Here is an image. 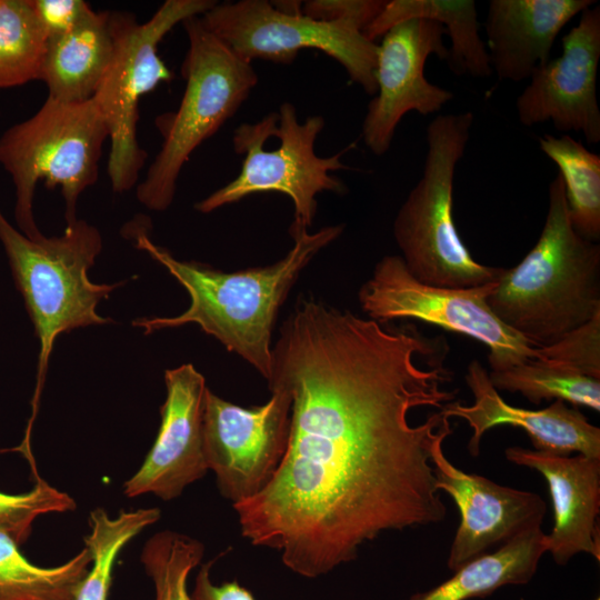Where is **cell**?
<instances>
[{
	"label": "cell",
	"instance_id": "cell-1",
	"mask_svg": "<svg viewBox=\"0 0 600 600\" xmlns=\"http://www.w3.org/2000/svg\"><path fill=\"white\" fill-rule=\"evenodd\" d=\"M443 343L298 298L268 379L291 399L288 448L269 484L232 504L242 537L313 579L383 532L441 522L431 449L452 433L440 410L458 392Z\"/></svg>",
	"mask_w": 600,
	"mask_h": 600
},
{
	"label": "cell",
	"instance_id": "cell-2",
	"mask_svg": "<svg viewBox=\"0 0 600 600\" xmlns=\"http://www.w3.org/2000/svg\"><path fill=\"white\" fill-rule=\"evenodd\" d=\"M344 230L328 226L309 233L290 228L292 249L278 262L258 268L224 272L196 261H180L154 244L146 230L134 227L138 249L167 268L190 296V306L177 317L139 318L134 327L146 334L188 323L219 340L228 351L249 362L268 381L271 374V334L278 311L302 269Z\"/></svg>",
	"mask_w": 600,
	"mask_h": 600
},
{
	"label": "cell",
	"instance_id": "cell-3",
	"mask_svg": "<svg viewBox=\"0 0 600 600\" xmlns=\"http://www.w3.org/2000/svg\"><path fill=\"white\" fill-rule=\"evenodd\" d=\"M487 302L501 322L539 348L600 313V246L572 228L559 174L549 184L538 241L504 269Z\"/></svg>",
	"mask_w": 600,
	"mask_h": 600
},
{
	"label": "cell",
	"instance_id": "cell-4",
	"mask_svg": "<svg viewBox=\"0 0 600 600\" xmlns=\"http://www.w3.org/2000/svg\"><path fill=\"white\" fill-rule=\"evenodd\" d=\"M0 241L40 342L33 411L27 429L30 433L56 339L73 329L112 322L99 316L96 308L122 283H94L89 279L88 270L102 249V237L82 219L67 224L59 237L32 240L0 211Z\"/></svg>",
	"mask_w": 600,
	"mask_h": 600
},
{
	"label": "cell",
	"instance_id": "cell-5",
	"mask_svg": "<svg viewBox=\"0 0 600 600\" xmlns=\"http://www.w3.org/2000/svg\"><path fill=\"white\" fill-rule=\"evenodd\" d=\"M473 120L471 111H463L439 114L428 124L422 176L393 222V236L404 266L424 284L472 288L498 280L504 271L474 260L454 224V173Z\"/></svg>",
	"mask_w": 600,
	"mask_h": 600
},
{
	"label": "cell",
	"instance_id": "cell-6",
	"mask_svg": "<svg viewBox=\"0 0 600 600\" xmlns=\"http://www.w3.org/2000/svg\"><path fill=\"white\" fill-rule=\"evenodd\" d=\"M182 26L189 42L181 64L183 96L176 111L157 118L163 141L137 186L138 201L154 211L169 208L191 153L239 110L258 83L252 63L233 53L200 16L186 19Z\"/></svg>",
	"mask_w": 600,
	"mask_h": 600
},
{
	"label": "cell",
	"instance_id": "cell-7",
	"mask_svg": "<svg viewBox=\"0 0 600 600\" xmlns=\"http://www.w3.org/2000/svg\"><path fill=\"white\" fill-rule=\"evenodd\" d=\"M109 129L94 99L62 102L47 97L30 118L0 136V164L16 189L14 218L21 232L41 238L33 217V196L39 180L60 187L66 222L77 220L79 196L94 184Z\"/></svg>",
	"mask_w": 600,
	"mask_h": 600
},
{
	"label": "cell",
	"instance_id": "cell-8",
	"mask_svg": "<svg viewBox=\"0 0 600 600\" xmlns=\"http://www.w3.org/2000/svg\"><path fill=\"white\" fill-rule=\"evenodd\" d=\"M326 121L321 116L298 120L291 102L280 104L254 123H241L233 131L232 144L243 156L239 174L194 204L202 213L212 212L254 193L278 192L293 202L294 219L290 228L308 229L312 224L318 193L347 192L346 183L331 172L347 169L341 151L319 157L314 143Z\"/></svg>",
	"mask_w": 600,
	"mask_h": 600
},
{
	"label": "cell",
	"instance_id": "cell-9",
	"mask_svg": "<svg viewBox=\"0 0 600 600\" xmlns=\"http://www.w3.org/2000/svg\"><path fill=\"white\" fill-rule=\"evenodd\" d=\"M213 0H167L140 23L129 12H110L112 56L93 96L109 129L108 176L112 190L122 193L137 184L147 153L139 146V101L172 73L158 53L164 36L190 17L211 9Z\"/></svg>",
	"mask_w": 600,
	"mask_h": 600
},
{
	"label": "cell",
	"instance_id": "cell-10",
	"mask_svg": "<svg viewBox=\"0 0 600 600\" xmlns=\"http://www.w3.org/2000/svg\"><path fill=\"white\" fill-rule=\"evenodd\" d=\"M498 280L472 288L433 287L416 280L400 256H386L360 288L358 300L368 318L381 324L416 319L478 340L489 350L490 371L498 372L541 359L539 347L490 309L487 299Z\"/></svg>",
	"mask_w": 600,
	"mask_h": 600
},
{
	"label": "cell",
	"instance_id": "cell-11",
	"mask_svg": "<svg viewBox=\"0 0 600 600\" xmlns=\"http://www.w3.org/2000/svg\"><path fill=\"white\" fill-rule=\"evenodd\" d=\"M203 24L239 58L289 64L299 51L316 49L338 61L367 94L377 92L378 44L347 23L287 13L268 0L217 2L200 16Z\"/></svg>",
	"mask_w": 600,
	"mask_h": 600
},
{
	"label": "cell",
	"instance_id": "cell-12",
	"mask_svg": "<svg viewBox=\"0 0 600 600\" xmlns=\"http://www.w3.org/2000/svg\"><path fill=\"white\" fill-rule=\"evenodd\" d=\"M261 406L244 408L207 388L203 399V449L221 496L232 504L262 491L288 448L291 399L270 389Z\"/></svg>",
	"mask_w": 600,
	"mask_h": 600
},
{
	"label": "cell",
	"instance_id": "cell-13",
	"mask_svg": "<svg viewBox=\"0 0 600 600\" xmlns=\"http://www.w3.org/2000/svg\"><path fill=\"white\" fill-rule=\"evenodd\" d=\"M444 33V27L437 21L412 19L382 36L378 44L377 92L362 122L363 142L376 156L390 149L406 113H437L453 99V92L431 83L424 76L430 54L443 61L448 58Z\"/></svg>",
	"mask_w": 600,
	"mask_h": 600
},
{
	"label": "cell",
	"instance_id": "cell-14",
	"mask_svg": "<svg viewBox=\"0 0 600 600\" xmlns=\"http://www.w3.org/2000/svg\"><path fill=\"white\" fill-rule=\"evenodd\" d=\"M577 26L561 39L562 53L538 67L516 101L521 124L551 121L559 131L580 132L600 141L597 73L600 61V6L580 13Z\"/></svg>",
	"mask_w": 600,
	"mask_h": 600
},
{
	"label": "cell",
	"instance_id": "cell-15",
	"mask_svg": "<svg viewBox=\"0 0 600 600\" xmlns=\"http://www.w3.org/2000/svg\"><path fill=\"white\" fill-rule=\"evenodd\" d=\"M443 441L433 444L431 464L436 488L448 493L460 512L447 562L456 571L490 548L541 526L547 507L537 493L501 486L457 468L447 459Z\"/></svg>",
	"mask_w": 600,
	"mask_h": 600
},
{
	"label": "cell",
	"instance_id": "cell-16",
	"mask_svg": "<svg viewBox=\"0 0 600 600\" xmlns=\"http://www.w3.org/2000/svg\"><path fill=\"white\" fill-rule=\"evenodd\" d=\"M167 396L157 438L138 471L123 483L134 498L152 493L168 501L208 472L202 434L204 377L191 363L164 371Z\"/></svg>",
	"mask_w": 600,
	"mask_h": 600
},
{
	"label": "cell",
	"instance_id": "cell-17",
	"mask_svg": "<svg viewBox=\"0 0 600 600\" xmlns=\"http://www.w3.org/2000/svg\"><path fill=\"white\" fill-rule=\"evenodd\" d=\"M464 378L474 402L464 406L452 401L440 411L447 418L458 417L468 422L473 431L468 443L471 456L479 454L481 439L488 430L511 426L523 429L538 451L561 456L577 452L600 459V429L578 409L561 400L539 410L511 406L492 386L489 372L478 360L469 363Z\"/></svg>",
	"mask_w": 600,
	"mask_h": 600
},
{
	"label": "cell",
	"instance_id": "cell-18",
	"mask_svg": "<svg viewBox=\"0 0 600 600\" xmlns=\"http://www.w3.org/2000/svg\"><path fill=\"white\" fill-rule=\"evenodd\" d=\"M511 463L538 471L547 481L553 507V527L546 534L547 552L566 564L578 553L600 560V459L561 456L510 447Z\"/></svg>",
	"mask_w": 600,
	"mask_h": 600
},
{
	"label": "cell",
	"instance_id": "cell-19",
	"mask_svg": "<svg viewBox=\"0 0 600 600\" xmlns=\"http://www.w3.org/2000/svg\"><path fill=\"white\" fill-rule=\"evenodd\" d=\"M593 0H491L484 22L492 72L519 82L551 58L560 31Z\"/></svg>",
	"mask_w": 600,
	"mask_h": 600
},
{
	"label": "cell",
	"instance_id": "cell-20",
	"mask_svg": "<svg viewBox=\"0 0 600 600\" xmlns=\"http://www.w3.org/2000/svg\"><path fill=\"white\" fill-rule=\"evenodd\" d=\"M109 11L94 12L72 30L49 38L40 74L48 97L83 102L96 94L111 60Z\"/></svg>",
	"mask_w": 600,
	"mask_h": 600
},
{
	"label": "cell",
	"instance_id": "cell-21",
	"mask_svg": "<svg viewBox=\"0 0 600 600\" xmlns=\"http://www.w3.org/2000/svg\"><path fill=\"white\" fill-rule=\"evenodd\" d=\"M412 19L441 23L450 37L446 62L457 76L488 78L492 74L486 43L479 36L476 2L472 0H391L362 31L372 41L394 26Z\"/></svg>",
	"mask_w": 600,
	"mask_h": 600
},
{
	"label": "cell",
	"instance_id": "cell-22",
	"mask_svg": "<svg viewBox=\"0 0 600 600\" xmlns=\"http://www.w3.org/2000/svg\"><path fill=\"white\" fill-rule=\"evenodd\" d=\"M547 552L546 533L532 527L453 571V576L409 600H469L490 596L509 584H526Z\"/></svg>",
	"mask_w": 600,
	"mask_h": 600
},
{
	"label": "cell",
	"instance_id": "cell-23",
	"mask_svg": "<svg viewBox=\"0 0 600 600\" xmlns=\"http://www.w3.org/2000/svg\"><path fill=\"white\" fill-rule=\"evenodd\" d=\"M91 562V551L84 547L58 567H38L0 526V600H74Z\"/></svg>",
	"mask_w": 600,
	"mask_h": 600
},
{
	"label": "cell",
	"instance_id": "cell-24",
	"mask_svg": "<svg viewBox=\"0 0 600 600\" xmlns=\"http://www.w3.org/2000/svg\"><path fill=\"white\" fill-rule=\"evenodd\" d=\"M540 150L556 163L564 186L570 222L582 238L600 239V157L569 134H543Z\"/></svg>",
	"mask_w": 600,
	"mask_h": 600
},
{
	"label": "cell",
	"instance_id": "cell-25",
	"mask_svg": "<svg viewBox=\"0 0 600 600\" xmlns=\"http://www.w3.org/2000/svg\"><path fill=\"white\" fill-rule=\"evenodd\" d=\"M160 516L157 508L121 511L114 518L101 508L91 511L90 533L84 537V544L91 551L92 562L74 600H107L118 554L143 529L156 523Z\"/></svg>",
	"mask_w": 600,
	"mask_h": 600
},
{
	"label": "cell",
	"instance_id": "cell-26",
	"mask_svg": "<svg viewBox=\"0 0 600 600\" xmlns=\"http://www.w3.org/2000/svg\"><path fill=\"white\" fill-rule=\"evenodd\" d=\"M48 39L31 0H0V89L40 79Z\"/></svg>",
	"mask_w": 600,
	"mask_h": 600
},
{
	"label": "cell",
	"instance_id": "cell-27",
	"mask_svg": "<svg viewBox=\"0 0 600 600\" xmlns=\"http://www.w3.org/2000/svg\"><path fill=\"white\" fill-rule=\"evenodd\" d=\"M497 390L521 393L531 403L561 400L600 411V380L541 360L489 372Z\"/></svg>",
	"mask_w": 600,
	"mask_h": 600
},
{
	"label": "cell",
	"instance_id": "cell-28",
	"mask_svg": "<svg viewBox=\"0 0 600 600\" xmlns=\"http://www.w3.org/2000/svg\"><path fill=\"white\" fill-rule=\"evenodd\" d=\"M204 546L189 536L164 530L144 544L141 562L154 586V600H191L188 577L200 564Z\"/></svg>",
	"mask_w": 600,
	"mask_h": 600
},
{
	"label": "cell",
	"instance_id": "cell-29",
	"mask_svg": "<svg viewBox=\"0 0 600 600\" xmlns=\"http://www.w3.org/2000/svg\"><path fill=\"white\" fill-rule=\"evenodd\" d=\"M74 500L37 478L34 487L21 494L0 492V526L20 546L28 540L33 521L41 514L76 509Z\"/></svg>",
	"mask_w": 600,
	"mask_h": 600
},
{
	"label": "cell",
	"instance_id": "cell-30",
	"mask_svg": "<svg viewBox=\"0 0 600 600\" xmlns=\"http://www.w3.org/2000/svg\"><path fill=\"white\" fill-rule=\"evenodd\" d=\"M539 352L541 361L600 380V313Z\"/></svg>",
	"mask_w": 600,
	"mask_h": 600
},
{
	"label": "cell",
	"instance_id": "cell-31",
	"mask_svg": "<svg viewBox=\"0 0 600 600\" xmlns=\"http://www.w3.org/2000/svg\"><path fill=\"white\" fill-rule=\"evenodd\" d=\"M384 4V0H309L301 12L317 21L347 23L363 31Z\"/></svg>",
	"mask_w": 600,
	"mask_h": 600
},
{
	"label": "cell",
	"instance_id": "cell-32",
	"mask_svg": "<svg viewBox=\"0 0 600 600\" xmlns=\"http://www.w3.org/2000/svg\"><path fill=\"white\" fill-rule=\"evenodd\" d=\"M31 3L48 38L72 30L96 12L82 0H31Z\"/></svg>",
	"mask_w": 600,
	"mask_h": 600
},
{
	"label": "cell",
	"instance_id": "cell-33",
	"mask_svg": "<svg viewBox=\"0 0 600 600\" xmlns=\"http://www.w3.org/2000/svg\"><path fill=\"white\" fill-rule=\"evenodd\" d=\"M214 560L203 563L196 577L191 600H257L250 590L232 580L216 584L210 572Z\"/></svg>",
	"mask_w": 600,
	"mask_h": 600
},
{
	"label": "cell",
	"instance_id": "cell-34",
	"mask_svg": "<svg viewBox=\"0 0 600 600\" xmlns=\"http://www.w3.org/2000/svg\"><path fill=\"white\" fill-rule=\"evenodd\" d=\"M594 600H600V598H599V597H597V598H596Z\"/></svg>",
	"mask_w": 600,
	"mask_h": 600
}]
</instances>
